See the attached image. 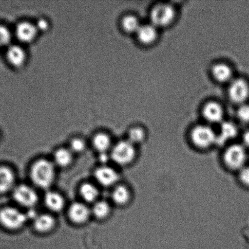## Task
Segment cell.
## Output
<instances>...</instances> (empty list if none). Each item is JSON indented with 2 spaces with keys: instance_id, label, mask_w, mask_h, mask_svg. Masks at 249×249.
Here are the masks:
<instances>
[{
  "instance_id": "22",
  "label": "cell",
  "mask_w": 249,
  "mask_h": 249,
  "mask_svg": "<svg viewBox=\"0 0 249 249\" xmlns=\"http://www.w3.org/2000/svg\"><path fill=\"white\" fill-rule=\"evenodd\" d=\"M54 160L56 164L60 167H67L72 162V152L68 149H58L54 155Z\"/></svg>"
},
{
  "instance_id": "24",
  "label": "cell",
  "mask_w": 249,
  "mask_h": 249,
  "mask_svg": "<svg viewBox=\"0 0 249 249\" xmlns=\"http://www.w3.org/2000/svg\"><path fill=\"white\" fill-rule=\"evenodd\" d=\"M121 26L126 33H136L141 26L138 19L135 16L128 15L122 19Z\"/></svg>"
},
{
  "instance_id": "33",
  "label": "cell",
  "mask_w": 249,
  "mask_h": 249,
  "mask_svg": "<svg viewBox=\"0 0 249 249\" xmlns=\"http://www.w3.org/2000/svg\"><path fill=\"white\" fill-rule=\"evenodd\" d=\"M106 156L105 153H102L101 156H100V160L102 162L106 163L107 162V160H108V158Z\"/></svg>"
},
{
  "instance_id": "34",
  "label": "cell",
  "mask_w": 249,
  "mask_h": 249,
  "mask_svg": "<svg viewBox=\"0 0 249 249\" xmlns=\"http://www.w3.org/2000/svg\"><path fill=\"white\" fill-rule=\"evenodd\" d=\"M0 48H1V47H0Z\"/></svg>"
},
{
  "instance_id": "2",
  "label": "cell",
  "mask_w": 249,
  "mask_h": 249,
  "mask_svg": "<svg viewBox=\"0 0 249 249\" xmlns=\"http://www.w3.org/2000/svg\"><path fill=\"white\" fill-rule=\"evenodd\" d=\"M247 149L242 144H233L224 151L223 160L229 169L240 171L246 166Z\"/></svg>"
},
{
  "instance_id": "5",
  "label": "cell",
  "mask_w": 249,
  "mask_h": 249,
  "mask_svg": "<svg viewBox=\"0 0 249 249\" xmlns=\"http://www.w3.org/2000/svg\"><path fill=\"white\" fill-rule=\"evenodd\" d=\"M217 135L211 127L198 125L192 129V142L197 148L206 149L216 144Z\"/></svg>"
},
{
  "instance_id": "28",
  "label": "cell",
  "mask_w": 249,
  "mask_h": 249,
  "mask_svg": "<svg viewBox=\"0 0 249 249\" xmlns=\"http://www.w3.org/2000/svg\"><path fill=\"white\" fill-rule=\"evenodd\" d=\"M70 150L72 152L80 153L85 148V143L82 139L75 138L70 142Z\"/></svg>"
},
{
  "instance_id": "6",
  "label": "cell",
  "mask_w": 249,
  "mask_h": 249,
  "mask_svg": "<svg viewBox=\"0 0 249 249\" xmlns=\"http://www.w3.org/2000/svg\"><path fill=\"white\" fill-rule=\"evenodd\" d=\"M175 13L174 7L168 4L156 5L151 12V19L155 27H165L174 20Z\"/></svg>"
},
{
  "instance_id": "30",
  "label": "cell",
  "mask_w": 249,
  "mask_h": 249,
  "mask_svg": "<svg viewBox=\"0 0 249 249\" xmlns=\"http://www.w3.org/2000/svg\"><path fill=\"white\" fill-rule=\"evenodd\" d=\"M239 178L241 183L249 187V166H245L239 171Z\"/></svg>"
},
{
  "instance_id": "31",
  "label": "cell",
  "mask_w": 249,
  "mask_h": 249,
  "mask_svg": "<svg viewBox=\"0 0 249 249\" xmlns=\"http://www.w3.org/2000/svg\"><path fill=\"white\" fill-rule=\"evenodd\" d=\"M238 118L241 121L246 122L249 121V106L248 105H243L239 108L237 111Z\"/></svg>"
},
{
  "instance_id": "8",
  "label": "cell",
  "mask_w": 249,
  "mask_h": 249,
  "mask_svg": "<svg viewBox=\"0 0 249 249\" xmlns=\"http://www.w3.org/2000/svg\"><path fill=\"white\" fill-rule=\"evenodd\" d=\"M14 34L19 42L30 44L35 41L39 33L35 24L24 21L17 24Z\"/></svg>"
},
{
  "instance_id": "18",
  "label": "cell",
  "mask_w": 249,
  "mask_h": 249,
  "mask_svg": "<svg viewBox=\"0 0 249 249\" xmlns=\"http://www.w3.org/2000/svg\"><path fill=\"white\" fill-rule=\"evenodd\" d=\"M136 34H137L138 40L145 45H150L154 42L157 36V30L153 24L141 26L136 32Z\"/></svg>"
},
{
  "instance_id": "14",
  "label": "cell",
  "mask_w": 249,
  "mask_h": 249,
  "mask_svg": "<svg viewBox=\"0 0 249 249\" xmlns=\"http://www.w3.org/2000/svg\"><path fill=\"white\" fill-rule=\"evenodd\" d=\"M204 118L211 123H219L223 116V110L220 105L211 102L206 105L203 109Z\"/></svg>"
},
{
  "instance_id": "17",
  "label": "cell",
  "mask_w": 249,
  "mask_h": 249,
  "mask_svg": "<svg viewBox=\"0 0 249 249\" xmlns=\"http://www.w3.org/2000/svg\"><path fill=\"white\" fill-rule=\"evenodd\" d=\"M237 128L232 123L226 122L222 124L221 133L217 135L216 144L223 145L226 142L235 138L237 134Z\"/></svg>"
},
{
  "instance_id": "13",
  "label": "cell",
  "mask_w": 249,
  "mask_h": 249,
  "mask_svg": "<svg viewBox=\"0 0 249 249\" xmlns=\"http://www.w3.org/2000/svg\"><path fill=\"white\" fill-rule=\"evenodd\" d=\"M15 182L16 177L13 171L7 166H0V194L13 190Z\"/></svg>"
},
{
  "instance_id": "11",
  "label": "cell",
  "mask_w": 249,
  "mask_h": 249,
  "mask_svg": "<svg viewBox=\"0 0 249 249\" xmlns=\"http://www.w3.org/2000/svg\"><path fill=\"white\" fill-rule=\"evenodd\" d=\"M95 177L99 184L104 187H109L116 184L119 179L118 173L110 167L104 165L97 168Z\"/></svg>"
},
{
  "instance_id": "19",
  "label": "cell",
  "mask_w": 249,
  "mask_h": 249,
  "mask_svg": "<svg viewBox=\"0 0 249 249\" xmlns=\"http://www.w3.org/2000/svg\"><path fill=\"white\" fill-rule=\"evenodd\" d=\"M112 200L119 206H123L131 199V192L124 185H118L115 188L112 194Z\"/></svg>"
},
{
  "instance_id": "15",
  "label": "cell",
  "mask_w": 249,
  "mask_h": 249,
  "mask_svg": "<svg viewBox=\"0 0 249 249\" xmlns=\"http://www.w3.org/2000/svg\"><path fill=\"white\" fill-rule=\"evenodd\" d=\"M55 226V218L48 214L38 215L34 220V227L38 232L47 233Z\"/></svg>"
},
{
  "instance_id": "21",
  "label": "cell",
  "mask_w": 249,
  "mask_h": 249,
  "mask_svg": "<svg viewBox=\"0 0 249 249\" xmlns=\"http://www.w3.org/2000/svg\"><path fill=\"white\" fill-rule=\"evenodd\" d=\"M93 145L100 153H105L111 145V139L108 134L104 133H97L93 139Z\"/></svg>"
},
{
  "instance_id": "12",
  "label": "cell",
  "mask_w": 249,
  "mask_h": 249,
  "mask_svg": "<svg viewBox=\"0 0 249 249\" xmlns=\"http://www.w3.org/2000/svg\"><path fill=\"white\" fill-rule=\"evenodd\" d=\"M91 211L86 205L81 202H75L71 205L68 216L73 223L81 224L85 223L89 218Z\"/></svg>"
},
{
  "instance_id": "20",
  "label": "cell",
  "mask_w": 249,
  "mask_h": 249,
  "mask_svg": "<svg viewBox=\"0 0 249 249\" xmlns=\"http://www.w3.org/2000/svg\"><path fill=\"white\" fill-rule=\"evenodd\" d=\"M212 74L218 81L226 82L231 79L232 72L228 65L218 63L214 65L212 68Z\"/></svg>"
},
{
  "instance_id": "4",
  "label": "cell",
  "mask_w": 249,
  "mask_h": 249,
  "mask_svg": "<svg viewBox=\"0 0 249 249\" xmlns=\"http://www.w3.org/2000/svg\"><path fill=\"white\" fill-rule=\"evenodd\" d=\"M136 156L135 145L128 140L119 142L112 151L111 158L119 165H127L133 162Z\"/></svg>"
},
{
  "instance_id": "27",
  "label": "cell",
  "mask_w": 249,
  "mask_h": 249,
  "mask_svg": "<svg viewBox=\"0 0 249 249\" xmlns=\"http://www.w3.org/2000/svg\"><path fill=\"white\" fill-rule=\"evenodd\" d=\"M12 34L8 28L0 24V47L9 46L11 43Z\"/></svg>"
},
{
  "instance_id": "3",
  "label": "cell",
  "mask_w": 249,
  "mask_h": 249,
  "mask_svg": "<svg viewBox=\"0 0 249 249\" xmlns=\"http://www.w3.org/2000/svg\"><path fill=\"white\" fill-rule=\"evenodd\" d=\"M28 220L26 214L12 207H6L0 210V224L8 230H18Z\"/></svg>"
},
{
  "instance_id": "25",
  "label": "cell",
  "mask_w": 249,
  "mask_h": 249,
  "mask_svg": "<svg viewBox=\"0 0 249 249\" xmlns=\"http://www.w3.org/2000/svg\"><path fill=\"white\" fill-rule=\"evenodd\" d=\"M111 212V207L107 202L101 201L95 202L92 213L97 219H104L108 216Z\"/></svg>"
},
{
  "instance_id": "32",
  "label": "cell",
  "mask_w": 249,
  "mask_h": 249,
  "mask_svg": "<svg viewBox=\"0 0 249 249\" xmlns=\"http://www.w3.org/2000/svg\"><path fill=\"white\" fill-rule=\"evenodd\" d=\"M243 145L245 146V147L246 149H249V130L246 131L243 134Z\"/></svg>"
},
{
  "instance_id": "10",
  "label": "cell",
  "mask_w": 249,
  "mask_h": 249,
  "mask_svg": "<svg viewBox=\"0 0 249 249\" xmlns=\"http://www.w3.org/2000/svg\"><path fill=\"white\" fill-rule=\"evenodd\" d=\"M229 97L235 103H242L248 98L249 87L245 80L238 79L231 83L229 90Z\"/></svg>"
},
{
  "instance_id": "26",
  "label": "cell",
  "mask_w": 249,
  "mask_h": 249,
  "mask_svg": "<svg viewBox=\"0 0 249 249\" xmlns=\"http://www.w3.org/2000/svg\"><path fill=\"white\" fill-rule=\"evenodd\" d=\"M145 138V132L140 127H134L128 132V141L134 145L141 143Z\"/></svg>"
},
{
  "instance_id": "9",
  "label": "cell",
  "mask_w": 249,
  "mask_h": 249,
  "mask_svg": "<svg viewBox=\"0 0 249 249\" xmlns=\"http://www.w3.org/2000/svg\"><path fill=\"white\" fill-rule=\"evenodd\" d=\"M6 60L9 65L14 68H21L26 64L28 55L21 46L10 45L7 49Z\"/></svg>"
},
{
  "instance_id": "23",
  "label": "cell",
  "mask_w": 249,
  "mask_h": 249,
  "mask_svg": "<svg viewBox=\"0 0 249 249\" xmlns=\"http://www.w3.org/2000/svg\"><path fill=\"white\" fill-rule=\"evenodd\" d=\"M80 194L82 199L87 202H95L98 197L99 192L95 185L85 183L80 188Z\"/></svg>"
},
{
  "instance_id": "16",
  "label": "cell",
  "mask_w": 249,
  "mask_h": 249,
  "mask_svg": "<svg viewBox=\"0 0 249 249\" xmlns=\"http://www.w3.org/2000/svg\"><path fill=\"white\" fill-rule=\"evenodd\" d=\"M45 203L51 211L58 212L63 209L65 201L63 197L58 193L49 192L45 195Z\"/></svg>"
},
{
  "instance_id": "1",
  "label": "cell",
  "mask_w": 249,
  "mask_h": 249,
  "mask_svg": "<svg viewBox=\"0 0 249 249\" xmlns=\"http://www.w3.org/2000/svg\"><path fill=\"white\" fill-rule=\"evenodd\" d=\"M31 178L37 186L41 189H47L55 180V166L48 160H38L32 166Z\"/></svg>"
},
{
  "instance_id": "29",
  "label": "cell",
  "mask_w": 249,
  "mask_h": 249,
  "mask_svg": "<svg viewBox=\"0 0 249 249\" xmlns=\"http://www.w3.org/2000/svg\"><path fill=\"white\" fill-rule=\"evenodd\" d=\"M38 33H46L50 29L51 24L47 19L41 18H39L35 24Z\"/></svg>"
},
{
  "instance_id": "7",
  "label": "cell",
  "mask_w": 249,
  "mask_h": 249,
  "mask_svg": "<svg viewBox=\"0 0 249 249\" xmlns=\"http://www.w3.org/2000/svg\"><path fill=\"white\" fill-rule=\"evenodd\" d=\"M12 196L15 201L26 207L35 206L38 201V195L35 190L26 185H19L12 190Z\"/></svg>"
}]
</instances>
